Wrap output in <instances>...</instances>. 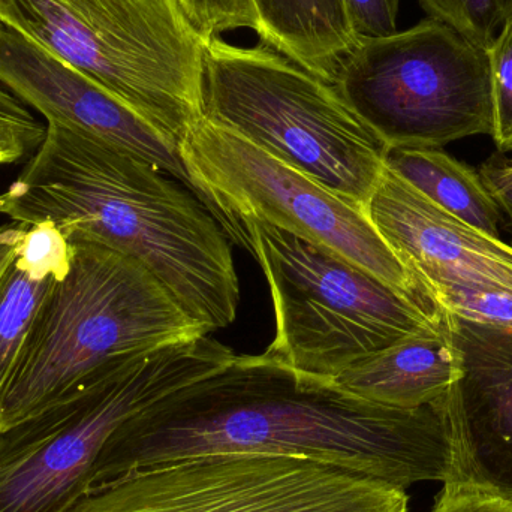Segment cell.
Listing matches in <instances>:
<instances>
[{"label": "cell", "mask_w": 512, "mask_h": 512, "mask_svg": "<svg viewBox=\"0 0 512 512\" xmlns=\"http://www.w3.org/2000/svg\"><path fill=\"white\" fill-rule=\"evenodd\" d=\"M447 397L387 408L267 354L236 355L125 421L99 456L92 489L137 469L227 453L301 457L403 490L445 483L459 472Z\"/></svg>", "instance_id": "cell-1"}, {"label": "cell", "mask_w": 512, "mask_h": 512, "mask_svg": "<svg viewBox=\"0 0 512 512\" xmlns=\"http://www.w3.org/2000/svg\"><path fill=\"white\" fill-rule=\"evenodd\" d=\"M5 194L14 222H53L63 236L144 265L209 333L237 318L230 240L170 174L83 132L47 123L44 141Z\"/></svg>", "instance_id": "cell-2"}, {"label": "cell", "mask_w": 512, "mask_h": 512, "mask_svg": "<svg viewBox=\"0 0 512 512\" xmlns=\"http://www.w3.org/2000/svg\"><path fill=\"white\" fill-rule=\"evenodd\" d=\"M69 243L68 274L45 301L0 391V432L114 358L210 334L137 259L86 240Z\"/></svg>", "instance_id": "cell-3"}, {"label": "cell", "mask_w": 512, "mask_h": 512, "mask_svg": "<svg viewBox=\"0 0 512 512\" xmlns=\"http://www.w3.org/2000/svg\"><path fill=\"white\" fill-rule=\"evenodd\" d=\"M236 357L210 334L114 358L80 387L0 432V512H69L129 418Z\"/></svg>", "instance_id": "cell-4"}, {"label": "cell", "mask_w": 512, "mask_h": 512, "mask_svg": "<svg viewBox=\"0 0 512 512\" xmlns=\"http://www.w3.org/2000/svg\"><path fill=\"white\" fill-rule=\"evenodd\" d=\"M0 21L95 81L179 152L204 117L207 39L176 0H0Z\"/></svg>", "instance_id": "cell-5"}, {"label": "cell", "mask_w": 512, "mask_h": 512, "mask_svg": "<svg viewBox=\"0 0 512 512\" xmlns=\"http://www.w3.org/2000/svg\"><path fill=\"white\" fill-rule=\"evenodd\" d=\"M204 117L366 209L390 147L334 84L268 47L221 36L204 50Z\"/></svg>", "instance_id": "cell-6"}, {"label": "cell", "mask_w": 512, "mask_h": 512, "mask_svg": "<svg viewBox=\"0 0 512 512\" xmlns=\"http://www.w3.org/2000/svg\"><path fill=\"white\" fill-rule=\"evenodd\" d=\"M273 300L276 333L268 357L333 381L396 343L445 333L435 313L330 249L264 222L242 225Z\"/></svg>", "instance_id": "cell-7"}, {"label": "cell", "mask_w": 512, "mask_h": 512, "mask_svg": "<svg viewBox=\"0 0 512 512\" xmlns=\"http://www.w3.org/2000/svg\"><path fill=\"white\" fill-rule=\"evenodd\" d=\"M180 156L198 200L236 245L242 243L243 224L264 222L330 249L400 294L441 313L363 207L206 117L189 129Z\"/></svg>", "instance_id": "cell-8"}, {"label": "cell", "mask_w": 512, "mask_h": 512, "mask_svg": "<svg viewBox=\"0 0 512 512\" xmlns=\"http://www.w3.org/2000/svg\"><path fill=\"white\" fill-rule=\"evenodd\" d=\"M334 86L390 150L493 134L487 51L433 18L393 35L358 36Z\"/></svg>", "instance_id": "cell-9"}, {"label": "cell", "mask_w": 512, "mask_h": 512, "mask_svg": "<svg viewBox=\"0 0 512 512\" xmlns=\"http://www.w3.org/2000/svg\"><path fill=\"white\" fill-rule=\"evenodd\" d=\"M406 490L301 457L207 454L137 469L69 512H408Z\"/></svg>", "instance_id": "cell-10"}, {"label": "cell", "mask_w": 512, "mask_h": 512, "mask_svg": "<svg viewBox=\"0 0 512 512\" xmlns=\"http://www.w3.org/2000/svg\"><path fill=\"white\" fill-rule=\"evenodd\" d=\"M0 83L47 123L83 132L144 159L197 197L174 144L95 81L3 21Z\"/></svg>", "instance_id": "cell-11"}, {"label": "cell", "mask_w": 512, "mask_h": 512, "mask_svg": "<svg viewBox=\"0 0 512 512\" xmlns=\"http://www.w3.org/2000/svg\"><path fill=\"white\" fill-rule=\"evenodd\" d=\"M366 213L430 297L444 288L512 294V245L445 212L387 167Z\"/></svg>", "instance_id": "cell-12"}, {"label": "cell", "mask_w": 512, "mask_h": 512, "mask_svg": "<svg viewBox=\"0 0 512 512\" xmlns=\"http://www.w3.org/2000/svg\"><path fill=\"white\" fill-rule=\"evenodd\" d=\"M459 355L460 375L447 397L457 477L512 495V330L442 310Z\"/></svg>", "instance_id": "cell-13"}, {"label": "cell", "mask_w": 512, "mask_h": 512, "mask_svg": "<svg viewBox=\"0 0 512 512\" xmlns=\"http://www.w3.org/2000/svg\"><path fill=\"white\" fill-rule=\"evenodd\" d=\"M459 375V355L445 327L441 336L414 337L370 355L331 382L375 405L418 409L441 403Z\"/></svg>", "instance_id": "cell-14"}, {"label": "cell", "mask_w": 512, "mask_h": 512, "mask_svg": "<svg viewBox=\"0 0 512 512\" xmlns=\"http://www.w3.org/2000/svg\"><path fill=\"white\" fill-rule=\"evenodd\" d=\"M261 44L334 84L355 36L343 0H252Z\"/></svg>", "instance_id": "cell-15"}, {"label": "cell", "mask_w": 512, "mask_h": 512, "mask_svg": "<svg viewBox=\"0 0 512 512\" xmlns=\"http://www.w3.org/2000/svg\"><path fill=\"white\" fill-rule=\"evenodd\" d=\"M385 167L445 212L501 239V207L474 168L442 149H391Z\"/></svg>", "instance_id": "cell-16"}, {"label": "cell", "mask_w": 512, "mask_h": 512, "mask_svg": "<svg viewBox=\"0 0 512 512\" xmlns=\"http://www.w3.org/2000/svg\"><path fill=\"white\" fill-rule=\"evenodd\" d=\"M59 277L41 273L18 255L0 276V391Z\"/></svg>", "instance_id": "cell-17"}, {"label": "cell", "mask_w": 512, "mask_h": 512, "mask_svg": "<svg viewBox=\"0 0 512 512\" xmlns=\"http://www.w3.org/2000/svg\"><path fill=\"white\" fill-rule=\"evenodd\" d=\"M429 18L487 51L512 20V0H418Z\"/></svg>", "instance_id": "cell-18"}, {"label": "cell", "mask_w": 512, "mask_h": 512, "mask_svg": "<svg viewBox=\"0 0 512 512\" xmlns=\"http://www.w3.org/2000/svg\"><path fill=\"white\" fill-rule=\"evenodd\" d=\"M492 80L493 134L499 153L512 152V20L487 50Z\"/></svg>", "instance_id": "cell-19"}, {"label": "cell", "mask_w": 512, "mask_h": 512, "mask_svg": "<svg viewBox=\"0 0 512 512\" xmlns=\"http://www.w3.org/2000/svg\"><path fill=\"white\" fill-rule=\"evenodd\" d=\"M432 298L451 315L512 330V294L444 288L433 291Z\"/></svg>", "instance_id": "cell-20"}, {"label": "cell", "mask_w": 512, "mask_h": 512, "mask_svg": "<svg viewBox=\"0 0 512 512\" xmlns=\"http://www.w3.org/2000/svg\"><path fill=\"white\" fill-rule=\"evenodd\" d=\"M206 39L236 29H256L252 0H176Z\"/></svg>", "instance_id": "cell-21"}, {"label": "cell", "mask_w": 512, "mask_h": 512, "mask_svg": "<svg viewBox=\"0 0 512 512\" xmlns=\"http://www.w3.org/2000/svg\"><path fill=\"white\" fill-rule=\"evenodd\" d=\"M430 512H512V495L483 481L451 478Z\"/></svg>", "instance_id": "cell-22"}, {"label": "cell", "mask_w": 512, "mask_h": 512, "mask_svg": "<svg viewBox=\"0 0 512 512\" xmlns=\"http://www.w3.org/2000/svg\"><path fill=\"white\" fill-rule=\"evenodd\" d=\"M355 36L379 38L397 32L400 0H343Z\"/></svg>", "instance_id": "cell-23"}, {"label": "cell", "mask_w": 512, "mask_h": 512, "mask_svg": "<svg viewBox=\"0 0 512 512\" xmlns=\"http://www.w3.org/2000/svg\"><path fill=\"white\" fill-rule=\"evenodd\" d=\"M44 131L0 125V165L15 164L24 156L33 155L45 138Z\"/></svg>", "instance_id": "cell-24"}, {"label": "cell", "mask_w": 512, "mask_h": 512, "mask_svg": "<svg viewBox=\"0 0 512 512\" xmlns=\"http://www.w3.org/2000/svg\"><path fill=\"white\" fill-rule=\"evenodd\" d=\"M0 125L17 126V128L32 129V131H44L47 125H42L29 108L12 95L2 83H0Z\"/></svg>", "instance_id": "cell-25"}, {"label": "cell", "mask_w": 512, "mask_h": 512, "mask_svg": "<svg viewBox=\"0 0 512 512\" xmlns=\"http://www.w3.org/2000/svg\"><path fill=\"white\" fill-rule=\"evenodd\" d=\"M478 174L490 194L510 188L512 186V161L498 152L481 165Z\"/></svg>", "instance_id": "cell-26"}, {"label": "cell", "mask_w": 512, "mask_h": 512, "mask_svg": "<svg viewBox=\"0 0 512 512\" xmlns=\"http://www.w3.org/2000/svg\"><path fill=\"white\" fill-rule=\"evenodd\" d=\"M27 228L29 225L21 222H12L0 227V276L17 256Z\"/></svg>", "instance_id": "cell-27"}, {"label": "cell", "mask_w": 512, "mask_h": 512, "mask_svg": "<svg viewBox=\"0 0 512 512\" xmlns=\"http://www.w3.org/2000/svg\"><path fill=\"white\" fill-rule=\"evenodd\" d=\"M492 195L501 207L502 213L508 216L512 225V186L501 189V191L492 192Z\"/></svg>", "instance_id": "cell-28"}, {"label": "cell", "mask_w": 512, "mask_h": 512, "mask_svg": "<svg viewBox=\"0 0 512 512\" xmlns=\"http://www.w3.org/2000/svg\"><path fill=\"white\" fill-rule=\"evenodd\" d=\"M5 212V194L0 195V213Z\"/></svg>", "instance_id": "cell-29"}]
</instances>
